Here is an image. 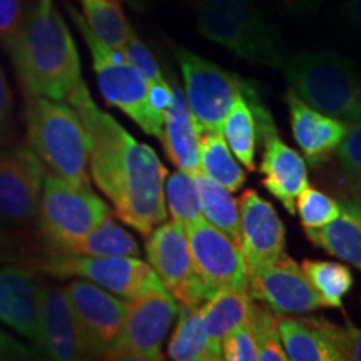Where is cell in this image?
I'll return each mask as SVG.
<instances>
[{"label":"cell","instance_id":"cell-1","mask_svg":"<svg viewBox=\"0 0 361 361\" xmlns=\"http://www.w3.org/2000/svg\"><path fill=\"white\" fill-rule=\"evenodd\" d=\"M67 101L80 116L89 135V166L94 183L109 197L117 218L149 236L168 218L164 179L156 151L137 142L107 112L99 109L82 80Z\"/></svg>","mask_w":361,"mask_h":361},{"label":"cell","instance_id":"cell-2","mask_svg":"<svg viewBox=\"0 0 361 361\" xmlns=\"http://www.w3.org/2000/svg\"><path fill=\"white\" fill-rule=\"evenodd\" d=\"M8 56L27 97L66 101L82 82L78 47L52 0H39L25 12L24 24Z\"/></svg>","mask_w":361,"mask_h":361},{"label":"cell","instance_id":"cell-3","mask_svg":"<svg viewBox=\"0 0 361 361\" xmlns=\"http://www.w3.org/2000/svg\"><path fill=\"white\" fill-rule=\"evenodd\" d=\"M29 147L52 174L74 186L89 188V135L74 107L42 96L25 102Z\"/></svg>","mask_w":361,"mask_h":361},{"label":"cell","instance_id":"cell-4","mask_svg":"<svg viewBox=\"0 0 361 361\" xmlns=\"http://www.w3.org/2000/svg\"><path fill=\"white\" fill-rule=\"evenodd\" d=\"M290 90L313 109L353 124L361 119V72L331 51L300 52L281 67Z\"/></svg>","mask_w":361,"mask_h":361},{"label":"cell","instance_id":"cell-5","mask_svg":"<svg viewBox=\"0 0 361 361\" xmlns=\"http://www.w3.org/2000/svg\"><path fill=\"white\" fill-rule=\"evenodd\" d=\"M197 25L206 39L251 64L281 69L283 40L255 0H200Z\"/></svg>","mask_w":361,"mask_h":361},{"label":"cell","instance_id":"cell-6","mask_svg":"<svg viewBox=\"0 0 361 361\" xmlns=\"http://www.w3.org/2000/svg\"><path fill=\"white\" fill-rule=\"evenodd\" d=\"M67 12L87 44L99 90L106 102L123 111L144 133L161 139L164 117L156 114L149 106V80L137 67L130 64L123 52L104 44L74 7L67 6Z\"/></svg>","mask_w":361,"mask_h":361},{"label":"cell","instance_id":"cell-7","mask_svg":"<svg viewBox=\"0 0 361 361\" xmlns=\"http://www.w3.org/2000/svg\"><path fill=\"white\" fill-rule=\"evenodd\" d=\"M107 216L111 207L90 186H74L56 174H45L35 218L49 251L92 231Z\"/></svg>","mask_w":361,"mask_h":361},{"label":"cell","instance_id":"cell-8","mask_svg":"<svg viewBox=\"0 0 361 361\" xmlns=\"http://www.w3.org/2000/svg\"><path fill=\"white\" fill-rule=\"evenodd\" d=\"M37 268L56 278H80L123 298L166 290L151 268L133 256H74L49 252L37 261Z\"/></svg>","mask_w":361,"mask_h":361},{"label":"cell","instance_id":"cell-9","mask_svg":"<svg viewBox=\"0 0 361 361\" xmlns=\"http://www.w3.org/2000/svg\"><path fill=\"white\" fill-rule=\"evenodd\" d=\"M174 54L183 72L184 96L200 137L202 134L223 133L226 116L241 92L245 79L180 45H174Z\"/></svg>","mask_w":361,"mask_h":361},{"label":"cell","instance_id":"cell-10","mask_svg":"<svg viewBox=\"0 0 361 361\" xmlns=\"http://www.w3.org/2000/svg\"><path fill=\"white\" fill-rule=\"evenodd\" d=\"M179 303H176L168 290L149 291L146 295L129 298L119 336L106 351L104 358L162 361V341L179 314Z\"/></svg>","mask_w":361,"mask_h":361},{"label":"cell","instance_id":"cell-11","mask_svg":"<svg viewBox=\"0 0 361 361\" xmlns=\"http://www.w3.org/2000/svg\"><path fill=\"white\" fill-rule=\"evenodd\" d=\"M184 233L206 300L219 291L247 288L245 259L231 238L204 219L189 226Z\"/></svg>","mask_w":361,"mask_h":361},{"label":"cell","instance_id":"cell-12","mask_svg":"<svg viewBox=\"0 0 361 361\" xmlns=\"http://www.w3.org/2000/svg\"><path fill=\"white\" fill-rule=\"evenodd\" d=\"M45 166L27 146H0V224L24 226L39 211Z\"/></svg>","mask_w":361,"mask_h":361},{"label":"cell","instance_id":"cell-13","mask_svg":"<svg viewBox=\"0 0 361 361\" xmlns=\"http://www.w3.org/2000/svg\"><path fill=\"white\" fill-rule=\"evenodd\" d=\"M146 255L151 268L179 306L200 308L206 300L196 271L184 229L176 223H161L149 234Z\"/></svg>","mask_w":361,"mask_h":361},{"label":"cell","instance_id":"cell-14","mask_svg":"<svg viewBox=\"0 0 361 361\" xmlns=\"http://www.w3.org/2000/svg\"><path fill=\"white\" fill-rule=\"evenodd\" d=\"M92 358H104L119 336L128 303L87 279H78L64 288Z\"/></svg>","mask_w":361,"mask_h":361},{"label":"cell","instance_id":"cell-15","mask_svg":"<svg viewBox=\"0 0 361 361\" xmlns=\"http://www.w3.org/2000/svg\"><path fill=\"white\" fill-rule=\"evenodd\" d=\"M239 250L247 279L256 271L276 263L286 247V229L269 201L247 189L239 200Z\"/></svg>","mask_w":361,"mask_h":361},{"label":"cell","instance_id":"cell-16","mask_svg":"<svg viewBox=\"0 0 361 361\" xmlns=\"http://www.w3.org/2000/svg\"><path fill=\"white\" fill-rule=\"evenodd\" d=\"M252 300L263 301L279 314L311 313L322 308V298L311 286L305 271L284 252L276 263L256 271L247 279Z\"/></svg>","mask_w":361,"mask_h":361},{"label":"cell","instance_id":"cell-17","mask_svg":"<svg viewBox=\"0 0 361 361\" xmlns=\"http://www.w3.org/2000/svg\"><path fill=\"white\" fill-rule=\"evenodd\" d=\"M44 288L20 268H0V322L39 348L42 338Z\"/></svg>","mask_w":361,"mask_h":361},{"label":"cell","instance_id":"cell-18","mask_svg":"<svg viewBox=\"0 0 361 361\" xmlns=\"http://www.w3.org/2000/svg\"><path fill=\"white\" fill-rule=\"evenodd\" d=\"M39 350L56 361L92 358L64 288H44L42 338Z\"/></svg>","mask_w":361,"mask_h":361},{"label":"cell","instance_id":"cell-19","mask_svg":"<svg viewBox=\"0 0 361 361\" xmlns=\"http://www.w3.org/2000/svg\"><path fill=\"white\" fill-rule=\"evenodd\" d=\"M284 101L290 109L293 135L306 161L311 166L323 164L329 156L335 154L350 124L313 109L293 90H288Z\"/></svg>","mask_w":361,"mask_h":361},{"label":"cell","instance_id":"cell-20","mask_svg":"<svg viewBox=\"0 0 361 361\" xmlns=\"http://www.w3.org/2000/svg\"><path fill=\"white\" fill-rule=\"evenodd\" d=\"M259 173L263 186L281 202L290 214H296V197L310 186L308 168L298 151L284 144L278 134L264 137Z\"/></svg>","mask_w":361,"mask_h":361},{"label":"cell","instance_id":"cell-21","mask_svg":"<svg viewBox=\"0 0 361 361\" xmlns=\"http://www.w3.org/2000/svg\"><path fill=\"white\" fill-rule=\"evenodd\" d=\"M173 99L164 116L162 147L176 168L186 173L200 171V133L180 85L173 80Z\"/></svg>","mask_w":361,"mask_h":361},{"label":"cell","instance_id":"cell-22","mask_svg":"<svg viewBox=\"0 0 361 361\" xmlns=\"http://www.w3.org/2000/svg\"><path fill=\"white\" fill-rule=\"evenodd\" d=\"M305 233L316 247L361 271V200L343 201L335 219Z\"/></svg>","mask_w":361,"mask_h":361},{"label":"cell","instance_id":"cell-23","mask_svg":"<svg viewBox=\"0 0 361 361\" xmlns=\"http://www.w3.org/2000/svg\"><path fill=\"white\" fill-rule=\"evenodd\" d=\"M252 306L247 288L224 290L207 298V303L200 308L201 324L216 353L223 356L221 345L224 338L250 322Z\"/></svg>","mask_w":361,"mask_h":361},{"label":"cell","instance_id":"cell-24","mask_svg":"<svg viewBox=\"0 0 361 361\" xmlns=\"http://www.w3.org/2000/svg\"><path fill=\"white\" fill-rule=\"evenodd\" d=\"M278 335L288 360L341 361L335 346L311 318H290L279 314Z\"/></svg>","mask_w":361,"mask_h":361},{"label":"cell","instance_id":"cell-25","mask_svg":"<svg viewBox=\"0 0 361 361\" xmlns=\"http://www.w3.org/2000/svg\"><path fill=\"white\" fill-rule=\"evenodd\" d=\"M49 252L74 256H133V258H139L141 247L133 234L121 228L111 214L92 231L78 239L67 241Z\"/></svg>","mask_w":361,"mask_h":361},{"label":"cell","instance_id":"cell-26","mask_svg":"<svg viewBox=\"0 0 361 361\" xmlns=\"http://www.w3.org/2000/svg\"><path fill=\"white\" fill-rule=\"evenodd\" d=\"M194 178L200 189L202 219L239 245V204L236 197L201 171L194 173Z\"/></svg>","mask_w":361,"mask_h":361},{"label":"cell","instance_id":"cell-27","mask_svg":"<svg viewBox=\"0 0 361 361\" xmlns=\"http://www.w3.org/2000/svg\"><path fill=\"white\" fill-rule=\"evenodd\" d=\"M179 322L168 345V356L174 361H219L201 324L200 308H179Z\"/></svg>","mask_w":361,"mask_h":361},{"label":"cell","instance_id":"cell-28","mask_svg":"<svg viewBox=\"0 0 361 361\" xmlns=\"http://www.w3.org/2000/svg\"><path fill=\"white\" fill-rule=\"evenodd\" d=\"M200 171L228 191H239L246 183V173L234 159L223 133L200 137Z\"/></svg>","mask_w":361,"mask_h":361},{"label":"cell","instance_id":"cell-29","mask_svg":"<svg viewBox=\"0 0 361 361\" xmlns=\"http://www.w3.org/2000/svg\"><path fill=\"white\" fill-rule=\"evenodd\" d=\"M243 90V89H241ZM223 135L226 142L231 147L233 154L238 157V161L245 166L246 169H256V144H258V124L256 117L252 114L250 104L239 92V96L234 99L231 109L228 111L224 124Z\"/></svg>","mask_w":361,"mask_h":361},{"label":"cell","instance_id":"cell-30","mask_svg":"<svg viewBox=\"0 0 361 361\" xmlns=\"http://www.w3.org/2000/svg\"><path fill=\"white\" fill-rule=\"evenodd\" d=\"M82 8L89 29L106 45L123 51L133 29L119 0H82Z\"/></svg>","mask_w":361,"mask_h":361},{"label":"cell","instance_id":"cell-31","mask_svg":"<svg viewBox=\"0 0 361 361\" xmlns=\"http://www.w3.org/2000/svg\"><path fill=\"white\" fill-rule=\"evenodd\" d=\"M306 278L322 298L326 308H341L343 298L353 288L355 279L348 266L335 261L305 259L303 266Z\"/></svg>","mask_w":361,"mask_h":361},{"label":"cell","instance_id":"cell-32","mask_svg":"<svg viewBox=\"0 0 361 361\" xmlns=\"http://www.w3.org/2000/svg\"><path fill=\"white\" fill-rule=\"evenodd\" d=\"M164 197L173 223L180 226L184 231L202 219L200 189L192 173L179 169L171 174L166 180Z\"/></svg>","mask_w":361,"mask_h":361},{"label":"cell","instance_id":"cell-33","mask_svg":"<svg viewBox=\"0 0 361 361\" xmlns=\"http://www.w3.org/2000/svg\"><path fill=\"white\" fill-rule=\"evenodd\" d=\"M298 214L305 229L322 228L340 214L341 202L314 188H306L296 197Z\"/></svg>","mask_w":361,"mask_h":361},{"label":"cell","instance_id":"cell-34","mask_svg":"<svg viewBox=\"0 0 361 361\" xmlns=\"http://www.w3.org/2000/svg\"><path fill=\"white\" fill-rule=\"evenodd\" d=\"M343 179L361 192V119L348 126L345 137L335 151Z\"/></svg>","mask_w":361,"mask_h":361},{"label":"cell","instance_id":"cell-35","mask_svg":"<svg viewBox=\"0 0 361 361\" xmlns=\"http://www.w3.org/2000/svg\"><path fill=\"white\" fill-rule=\"evenodd\" d=\"M311 319L331 341V345L340 353L341 361H361V329L358 326L350 322H346L345 326H338L319 316H311Z\"/></svg>","mask_w":361,"mask_h":361},{"label":"cell","instance_id":"cell-36","mask_svg":"<svg viewBox=\"0 0 361 361\" xmlns=\"http://www.w3.org/2000/svg\"><path fill=\"white\" fill-rule=\"evenodd\" d=\"M223 360L228 361H256L259 360V341L250 323L234 329L224 338L221 345Z\"/></svg>","mask_w":361,"mask_h":361},{"label":"cell","instance_id":"cell-37","mask_svg":"<svg viewBox=\"0 0 361 361\" xmlns=\"http://www.w3.org/2000/svg\"><path fill=\"white\" fill-rule=\"evenodd\" d=\"M25 19L24 0H0V45L8 52Z\"/></svg>","mask_w":361,"mask_h":361},{"label":"cell","instance_id":"cell-38","mask_svg":"<svg viewBox=\"0 0 361 361\" xmlns=\"http://www.w3.org/2000/svg\"><path fill=\"white\" fill-rule=\"evenodd\" d=\"M121 52L124 54L130 64L137 67V69L142 72L144 78H146L149 82H159V80H164V75H162L156 57L152 56V52L146 47V44H144L134 32Z\"/></svg>","mask_w":361,"mask_h":361},{"label":"cell","instance_id":"cell-39","mask_svg":"<svg viewBox=\"0 0 361 361\" xmlns=\"http://www.w3.org/2000/svg\"><path fill=\"white\" fill-rule=\"evenodd\" d=\"M13 96L6 74L0 67V146H6L12 134Z\"/></svg>","mask_w":361,"mask_h":361},{"label":"cell","instance_id":"cell-40","mask_svg":"<svg viewBox=\"0 0 361 361\" xmlns=\"http://www.w3.org/2000/svg\"><path fill=\"white\" fill-rule=\"evenodd\" d=\"M147 99L151 109L154 111L156 114L164 117L171 106V99H173V87L166 82V79L159 80V82H149Z\"/></svg>","mask_w":361,"mask_h":361},{"label":"cell","instance_id":"cell-41","mask_svg":"<svg viewBox=\"0 0 361 361\" xmlns=\"http://www.w3.org/2000/svg\"><path fill=\"white\" fill-rule=\"evenodd\" d=\"M34 351L0 329V360H30Z\"/></svg>","mask_w":361,"mask_h":361},{"label":"cell","instance_id":"cell-42","mask_svg":"<svg viewBox=\"0 0 361 361\" xmlns=\"http://www.w3.org/2000/svg\"><path fill=\"white\" fill-rule=\"evenodd\" d=\"M259 360L261 361H286V351H284L278 331L266 333L259 338Z\"/></svg>","mask_w":361,"mask_h":361},{"label":"cell","instance_id":"cell-43","mask_svg":"<svg viewBox=\"0 0 361 361\" xmlns=\"http://www.w3.org/2000/svg\"><path fill=\"white\" fill-rule=\"evenodd\" d=\"M283 12L295 17H310L319 11L323 0H271Z\"/></svg>","mask_w":361,"mask_h":361},{"label":"cell","instance_id":"cell-44","mask_svg":"<svg viewBox=\"0 0 361 361\" xmlns=\"http://www.w3.org/2000/svg\"><path fill=\"white\" fill-rule=\"evenodd\" d=\"M343 11L350 24L361 34V0H346Z\"/></svg>","mask_w":361,"mask_h":361},{"label":"cell","instance_id":"cell-45","mask_svg":"<svg viewBox=\"0 0 361 361\" xmlns=\"http://www.w3.org/2000/svg\"><path fill=\"white\" fill-rule=\"evenodd\" d=\"M4 243H6V238H4V233H2V231H0V250H2Z\"/></svg>","mask_w":361,"mask_h":361},{"label":"cell","instance_id":"cell-46","mask_svg":"<svg viewBox=\"0 0 361 361\" xmlns=\"http://www.w3.org/2000/svg\"><path fill=\"white\" fill-rule=\"evenodd\" d=\"M119 2H121V0H119Z\"/></svg>","mask_w":361,"mask_h":361}]
</instances>
